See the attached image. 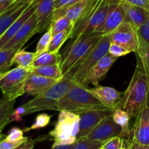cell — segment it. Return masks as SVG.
Segmentation results:
<instances>
[{
	"label": "cell",
	"instance_id": "44dd1931",
	"mask_svg": "<svg viewBox=\"0 0 149 149\" xmlns=\"http://www.w3.org/2000/svg\"><path fill=\"white\" fill-rule=\"evenodd\" d=\"M37 2V0H33V2L27 8V9L17 18L16 21L11 25V26L3 34V36L0 37V49H2L3 48L4 45L15 35V33L22 27V26L26 22V21H28L30 17L34 13Z\"/></svg>",
	"mask_w": 149,
	"mask_h": 149
},
{
	"label": "cell",
	"instance_id": "ba28073f",
	"mask_svg": "<svg viewBox=\"0 0 149 149\" xmlns=\"http://www.w3.org/2000/svg\"><path fill=\"white\" fill-rule=\"evenodd\" d=\"M31 67H17L7 72L5 77L0 81V90L3 95L2 97L16 100L18 97L25 94L24 86L27 78L31 74Z\"/></svg>",
	"mask_w": 149,
	"mask_h": 149
},
{
	"label": "cell",
	"instance_id": "3957f363",
	"mask_svg": "<svg viewBox=\"0 0 149 149\" xmlns=\"http://www.w3.org/2000/svg\"><path fill=\"white\" fill-rule=\"evenodd\" d=\"M102 36L99 32H91L74 38L61 56V69L64 77L80 67Z\"/></svg>",
	"mask_w": 149,
	"mask_h": 149
},
{
	"label": "cell",
	"instance_id": "5bb4252c",
	"mask_svg": "<svg viewBox=\"0 0 149 149\" xmlns=\"http://www.w3.org/2000/svg\"><path fill=\"white\" fill-rule=\"evenodd\" d=\"M126 21L125 14L119 0H113L107 15L100 29L97 32L102 35L110 34Z\"/></svg>",
	"mask_w": 149,
	"mask_h": 149
},
{
	"label": "cell",
	"instance_id": "7dc6e473",
	"mask_svg": "<svg viewBox=\"0 0 149 149\" xmlns=\"http://www.w3.org/2000/svg\"><path fill=\"white\" fill-rule=\"evenodd\" d=\"M11 6H12V5H11ZM11 6H10V7H11ZM7 10H8V9H7ZM7 10H0V15H1V14L3 13L4 12H5V11H6Z\"/></svg>",
	"mask_w": 149,
	"mask_h": 149
},
{
	"label": "cell",
	"instance_id": "8fae6325",
	"mask_svg": "<svg viewBox=\"0 0 149 149\" xmlns=\"http://www.w3.org/2000/svg\"><path fill=\"white\" fill-rule=\"evenodd\" d=\"M130 134L131 141L142 146H149V99L148 104L136 116Z\"/></svg>",
	"mask_w": 149,
	"mask_h": 149
},
{
	"label": "cell",
	"instance_id": "7a4b0ae2",
	"mask_svg": "<svg viewBox=\"0 0 149 149\" xmlns=\"http://www.w3.org/2000/svg\"><path fill=\"white\" fill-rule=\"evenodd\" d=\"M56 110L70 112L78 115L93 110L112 112L90 92L88 87L74 81L67 93L58 100Z\"/></svg>",
	"mask_w": 149,
	"mask_h": 149
},
{
	"label": "cell",
	"instance_id": "f6af8a7d",
	"mask_svg": "<svg viewBox=\"0 0 149 149\" xmlns=\"http://www.w3.org/2000/svg\"><path fill=\"white\" fill-rule=\"evenodd\" d=\"M135 149H149V146H142V145H139L137 143H136Z\"/></svg>",
	"mask_w": 149,
	"mask_h": 149
},
{
	"label": "cell",
	"instance_id": "4316f807",
	"mask_svg": "<svg viewBox=\"0 0 149 149\" xmlns=\"http://www.w3.org/2000/svg\"><path fill=\"white\" fill-rule=\"evenodd\" d=\"M35 58V53L28 52L25 50L21 49L15 54L13 63L17 64L18 67L29 68L32 67L33 61Z\"/></svg>",
	"mask_w": 149,
	"mask_h": 149
},
{
	"label": "cell",
	"instance_id": "d4e9b609",
	"mask_svg": "<svg viewBox=\"0 0 149 149\" xmlns=\"http://www.w3.org/2000/svg\"><path fill=\"white\" fill-rule=\"evenodd\" d=\"M61 55L59 52H46L43 53L39 56L34 58L32 67H37L40 66L54 65L61 64Z\"/></svg>",
	"mask_w": 149,
	"mask_h": 149
},
{
	"label": "cell",
	"instance_id": "74e56055",
	"mask_svg": "<svg viewBox=\"0 0 149 149\" xmlns=\"http://www.w3.org/2000/svg\"><path fill=\"white\" fill-rule=\"evenodd\" d=\"M137 34L149 45V18L137 30Z\"/></svg>",
	"mask_w": 149,
	"mask_h": 149
},
{
	"label": "cell",
	"instance_id": "ee69618b",
	"mask_svg": "<svg viewBox=\"0 0 149 149\" xmlns=\"http://www.w3.org/2000/svg\"><path fill=\"white\" fill-rule=\"evenodd\" d=\"M73 144L72 145H53L51 149H72Z\"/></svg>",
	"mask_w": 149,
	"mask_h": 149
},
{
	"label": "cell",
	"instance_id": "9c48e42d",
	"mask_svg": "<svg viewBox=\"0 0 149 149\" xmlns=\"http://www.w3.org/2000/svg\"><path fill=\"white\" fill-rule=\"evenodd\" d=\"M124 136L122 128L114 121L112 113L104 117L85 137L104 143L115 137Z\"/></svg>",
	"mask_w": 149,
	"mask_h": 149
},
{
	"label": "cell",
	"instance_id": "b9f144b4",
	"mask_svg": "<svg viewBox=\"0 0 149 149\" xmlns=\"http://www.w3.org/2000/svg\"><path fill=\"white\" fill-rule=\"evenodd\" d=\"M38 141H39V138L36 139V140L29 138L26 141H25L22 144L20 145L19 146L13 149H33V148L34 147L35 144Z\"/></svg>",
	"mask_w": 149,
	"mask_h": 149
},
{
	"label": "cell",
	"instance_id": "5b68a950",
	"mask_svg": "<svg viewBox=\"0 0 149 149\" xmlns=\"http://www.w3.org/2000/svg\"><path fill=\"white\" fill-rule=\"evenodd\" d=\"M72 83L71 79L64 77L48 90L24 103L22 105L24 116L45 110H56L58 100L67 93Z\"/></svg>",
	"mask_w": 149,
	"mask_h": 149
},
{
	"label": "cell",
	"instance_id": "83f0119b",
	"mask_svg": "<svg viewBox=\"0 0 149 149\" xmlns=\"http://www.w3.org/2000/svg\"><path fill=\"white\" fill-rule=\"evenodd\" d=\"M138 37V46L135 52L136 56L141 61L146 73L149 76V45L146 43L141 37Z\"/></svg>",
	"mask_w": 149,
	"mask_h": 149
},
{
	"label": "cell",
	"instance_id": "d6a6232c",
	"mask_svg": "<svg viewBox=\"0 0 149 149\" xmlns=\"http://www.w3.org/2000/svg\"><path fill=\"white\" fill-rule=\"evenodd\" d=\"M73 25H74V22H72L71 20L66 17H61L51 23V26L52 28L53 35L65 31V30L71 29H72Z\"/></svg>",
	"mask_w": 149,
	"mask_h": 149
},
{
	"label": "cell",
	"instance_id": "7c38bea8",
	"mask_svg": "<svg viewBox=\"0 0 149 149\" xmlns=\"http://www.w3.org/2000/svg\"><path fill=\"white\" fill-rule=\"evenodd\" d=\"M37 20L34 13L31 15L28 21L22 26L21 29L15 34V35L4 45L2 50H8L16 48L21 50L29 40L37 34Z\"/></svg>",
	"mask_w": 149,
	"mask_h": 149
},
{
	"label": "cell",
	"instance_id": "d6986e66",
	"mask_svg": "<svg viewBox=\"0 0 149 149\" xmlns=\"http://www.w3.org/2000/svg\"><path fill=\"white\" fill-rule=\"evenodd\" d=\"M57 81H58L31 73L26 81L24 92L29 95L37 96L51 88Z\"/></svg>",
	"mask_w": 149,
	"mask_h": 149
},
{
	"label": "cell",
	"instance_id": "4fadbf2b",
	"mask_svg": "<svg viewBox=\"0 0 149 149\" xmlns=\"http://www.w3.org/2000/svg\"><path fill=\"white\" fill-rule=\"evenodd\" d=\"M117 59L118 57L108 53L88 72L82 85L85 86H88V84H92L94 86H99V84L105 78L107 73Z\"/></svg>",
	"mask_w": 149,
	"mask_h": 149
},
{
	"label": "cell",
	"instance_id": "f907efd6",
	"mask_svg": "<svg viewBox=\"0 0 149 149\" xmlns=\"http://www.w3.org/2000/svg\"><path fill=\"white\" fill-rule=\"evenodd\" d=\"M100 149H102V148H100Z\"/></svg>",
	"mask_w": 149,
	"mask_h": 149
},
{
	"label": "cell",
	"instance_id": "603a6c76",
	"mask_svg": "<svg viewBox=\"0 0 149 149\" xmlns=\"http://www.w3.org/2000/svg\"><path fill=\"white\" fill-rule=\"evenodd\" d=\"M15 100L2 97L0 99V133L9 123L12 121L11 116L14 111Z\"/></svg>",
	"mask_w": 149,
	"mask_h": 149
},
{
	"label": "cell",
	"instance_id": "681fc988",
	"mask_svg": "<svg viewBox=\"0 0 149 149\" xmlns=\"http://www.w3.org/2000/svg\"><path fill=\"white\" fill-rule=\"evenodd\" d=\"M121 149H126V148L124 147V148H121Z\"/></svg>",
	"mask_w": 149,
	"mask_h": 149
},
{
	"label": "cell",
	"instance_id": "d590c367",
	"mask_svg": "<svg viewBox=\"0 0 149 149\" xmlns=\"http://www.w3.org/2000/svg\"><path fill=\"white\" fill-rule=\"evenodd\" d=\"M102 148V149H121L124 148V140L121 136L115 137L104 143Z\"/></svg>",
	"mask_w": 149,
	"mask_h": 149
},
{
	"label": "cell",
	"instance_id": "f35d334b",
	"mask_svg": "<svg viewBox=\"0 0 149 149\" xmlns=\"http://www.w3.org/2000/svg\"><path fill=\"white\" fill-rule=\"evenodd\" d=\"M119 1L140 8L149 13V0H119Z\"/></svg>",
	"mask_w": 149,
	"mask_h": 149
},
{
	"label": "cell",
	"instance_id": "4dcf8cb0",
	"mask_svg": "<svg viewBox=\"0 0 149 149\" xmlns=\"http://www.w3.org/2000/svg\"><path fill=\"white\" fill-rule=\"evenodd\" d=\"M52 36V28H51V25H50V26L47 29L45 34L41 37L40 40L37 42L36 51L34 52L35 53L36 57L39 56L40 55H41L42 54H43V53L46 52L48 51V46H49V44L50 42H51Z\"/></svg>",
	"mask_w": 149,
	"mask_h": 149
},
{
	"label": "cell",
	"instance_id": "52a82bcc",
	"mask_svg": "<svg viewBox=\"0 0 149 149\" xmlns=\"http://www.w3.org/2000/svg\"><path fill=\"white\" fill-rule=\"evenodd\" d=\"M111 42L110 34L103 35L80 67L64 77L70 78L75 83L83 84L88 72L100 59L108 54Z\"/></svg>",
	"mask_w": 149,
	"mask_h": 149
},
{
	"label": "cell",
	"instance_id": "6da1fadb",
	"mask_svg": "<svg viewBox=\"0 0 149 149\" xmlns=\"http://www.w3.org/2000/svg\"><path fill=\"white\" fill-rule=\"evenodd\" d=\"M136 59L137 65L132 78L116 107L135 118L148 104L149 99V76L138 57L136 56Z\"/></svg>",
	"mask_w": 149,
	"mask_h": 149
},
{
	"label": "cell",
	"instance_id": "c3c4849f",
	"mask_svg": "<svg viewBox=\"0 0 149 149\" xmlns=\"http://www.w3.org/2000/svg\"><path fill=\"white\" fill-rule=\"evenodd\" d=\"M2 136H3V135H2V132H1V133H0V140H1V138H2Z\"/></svg>",
	"mask_w": 149,
	"mask_h": 149
},
{
	"label": "cell",
	"instance_id": "e0dca14e",
	"mask_svg": "<svg viewBox=\"0 0 149 149\" xmlns=\"http://www.w3.org/2000/svg\"><path fill=\"white\" fill-rule=\"evenodd\" d=\"M54 13V0H37L35 15L37 20V34L42 33L53 22Z\"/></svg>",
	"mask_w": 149,
	"mask_h": 149
},
{
	"label": "cell",
	"instance_id": "cb8c5ba5",
	"mask_svg": "<svg viewBox=\"0 0 149 149\" xmlns=\"http://www.w3.org/2000/svg\"><path fill=\"white\" fill-rule=\"evenodd\" d=\"M31 74H37L51 79L59 81L64 78L60 64L54 65L40 66L37 67H31Z\"/></svg>",
	"mask_w": 149,
	"mask_h": 149
},
{
	"label": "cell",
	"instance_id": "7402d4cb",
	"mask_svg": "<svg viewBox=\"0 0 149 149\" xmlns=\"http://www.w3.org/2000/svg\"><path fill=\"white\" fill-rule=\"evenodd\" d=\"M120 2L125 14L126 21L131 23L136 30L149 18V13L147 11L124 2Z\"/></svg>",
	"mask_w": 149,
	"mask_h": 149
},
{
	"label": "cell",
	"instance_id": "8992f818",
	"mask_svg": "<svg viewBox=\"0 0 149 149\" xmlns=\"http://www.w3.org/2000/svg\"><path fill=\"white\" fill-rule=\"evenodd\" d=\"M54 128L49 132L54 145H72L77 140L79 131V116L66 111H59Z\"/></svg>",
	"mask_w": 149,
	"mask_h": 149
},
{
	"label": "cell",
	"instance_id": "60d3db41",
	"mask_svg": "<svg viewBox=\"0 0 149 149\" xmlns=\"http://www.w3.org/2000/svg\"><path fill=\"white\" fill-rule=\"evenodd\" d=\"M81 0H54V10L67 5H72Z\"/></svg>",
	"mask_w": 149,
	"mask_h": 149
},
{
	"label": "cell",
	"instance_id": "bcb514c9",
	"mask_svg": "<svg viewBox=\"0 0 149 149\" xmlns=\"http://www.w3.org/2000/svg\"><path fill=\"white\" fill-rule=\"evenodd\" d=\"M5 74H6V72H5V73H0V81H1V80H2V78H4V77H5Z\"/></svg>",
	"mask_w": 149,
	"mask_h": 149
},
{
	"label": "cell",
	"instance_id": "277c9868",
	"mask_svg": "<svg viewBox=\"0 0 149 149\" xmlns=\"http://www.w3.org/2000/svg\"><path fill=\"white\" fill-rule=\"evenodd\" d=\"M113 0H91L79 19L74 23L70 39L97 32L104 24Z\"/></svg>",
	"mask_w": 149,
	"mask_h": 149
},
{
	"label": "cell",
	"instance_id": "836d02e7",
	"mask_svg": "<svg viewBox=\"0 0 149 149\" xmlns=\"http://www.w3.org/2000/svg\"><path fill=\"white\" fill-rule=\"evenodd\" d=\"M51 117H52L51 116L46 113L39 114L35 118L34 122L33 123L31 127H28V128H26L24 130V132H29L31 131V130H38V129L44 128V127H45L49 124Z\"/></svg>",
	"mask_w": 149,
	"mask_h": 149
},
{
	"label": "cell",
	"instance_id": "8d00e7d4",
	"mask_svg": "<svg viewBox=\"0 0 149 149\" xmlns=\"http://www.w3.org/2000/svg\"><path fill=\"white\" fill-rule=\"evenodd\" d=\"M109 53L111 55L118 57V58L130 54V51L127 48H124V47L121 46V45H118V44L112 43V42L110 44V48H109Z\"/></svg>",
	"mask_w": 149,
	"mask_h": 149
},
{
	"label": "cell",
	"instance_id": "484cf974",
	"mask_svg": "<svg viewBox=\"0 0 149 149\" xmlns=\"http://www.w3.org/2000/svg\"><path fill=\"white\" fill-rule=\"evenodd\" d=\"M111 113L114 121L122 128L124 136H130L131 134V130H130L129 124L130 118H132L130 114L119 108L114 109L111 112Z\"/></svg>",
	"mask_w": 149,
	"mask_h": 149
},
{
	"label": "cell",
	"instance_id": "7bdbcfd3",
	"mask_svg": "<svg viewBox=\"0 0 149 149\" xmlns=\"http://www.w3.org/2000/svg\"><path fill=\"white\" fill-rule=\"evenodd\" d=\"M18 0H0V10L8 9L11 5H13Z\"/></svg>",
	"mask_w": 149,
	"mask_h": 149
},
{
	"label": "cell",
	"instance_id": "9a60e30c",
	"mask_svg": "<svg viewBox=\"0 0 149 149\" xmlns=\"http://www.w3.org/2000/svg\"><path fill=\"white\" fill-rule=\"evenodd\" d=\"M32 2L33 0H18L10 8L0 15V37L3 36Z\"/></svg>",
	"mask_w": 149,
	"mask_h": 149
},
{
	"label": "cell",
	"instance_id": "ffe728a7",
	"mask_svg": "<svg viewBox=\"0 0 149 149\" xmlns=\"http://www.w3.org/2000/svg\"><path fill=\"white\" fill-rule=\"evenodd\" d=\"M91 0H81L72 5H67L54 10L53 21L61 17H66L75 23L84 14Z\"/></svg>",
	"mask_w": 149,
	"mask_h": 149
},
{
	"label": "cell",
	"instance_id": "ac0fdd59",
	"mask_svg": "<svg viewBox=\"0 0 149 149\" xmlns=\"http://www.w3.org/2000/svg\"><path fill=\"white\" fill-rule=\"evenodd\" d=\"M89 91L103 105L111 111L116 109L121 98V93L112 87L97 86Z\"/></svg>",
	"mask_w": 149,
	"mask_h": 149
},
{
	"label": "cell",
	"instance_id": "1f68e13d",
	"mask_svg": "<svg viewBox=\"0 0 149 149\" xmlns=\"http://www.w3.org/2000/svg\"><path fill=\"white\" fill-rule=\"evenodd\" d=\"M104 143L86 137L78 139L73 143L72 149H100Z\"/></svg>",
	"mask_w": 149,
	"mask_h": 149
},
{
	"label": "cell",
	"instance_id": "f1b7e54d",
	"mask_svg": "<svg viewBox=\"0 0 149 149\" xmlns=\"http://www.w3.org/2000/svg\"><path fill=\"white\" fill-rule=\"evenodd\" d=\"M71 29L65 30L58 34H54L51 37V42L48 48V52H58L63 44L68 39H70Z\"/></svg>",
	"mask_w": 149,
	"mask_h": 149
},
{
	"label": "cell",
	"instance_id": "f546056e",
	"mask_svg": "<svg viewBox=\"0 0 149 149\" xmlns=\"http://www.w3.org/2000/svg\"><path fill=\"white\" fill-rule=\"evenodd\" d=\"M18 51L16 48L0 50V73L8 72V69L13 64V60Z\"/></svg>",
	"mask_w": 149,
	"mask_h": 149
},
{
	"label": "cell",
	"instance_id": "816d5d0a",
	"mask_svg": "<svg viewBox=\"0 0 149 149\" xmlns=\"http://www.w3.org/2000/svg\"><path fill=\"white\" fill-rule=\"evenodd\" d=\"M0 50H1V49H0Z\"/></svg>",
	"mask_w": 149,
	"mask_h": 149
},
{
	"label": "cell",
	"instance_id": "2e32d148",
	"mask_svg": "<svg viewBox=\"0 0 149 149\" xmlns=\"http://www.w3.org/2000/svg\"><path fill=\"white\" fill-rule=\"evenodd\" d=\"M110 113H111L110 111L93 110L78 114L79 131L77 136V140L85 137L104 117Z\"/></svg>",
	"mask_w": 149,
	"mask_h": 149
},
{
	"label": "cell",
	"instance_id": "ab89813d",
	"mask_svg": "<svg viewBox=\"0 0 149 149\" xmlns=\"http://www.w3.org/2000/svg\"><path fill=\"white\" fill-rule=\"evenodd\" d=\"M29 139V138H28ZM27 139V140H28ZM26 140H22V141L19 142H10L7 140L6 139H3V140H0V149H13L15 148L16 147L19 146L20 145L24 143Z\"/></svg>",
	"mask_w": 149,
	"mask_h": 149
},
{
	"label": "cell",
	"instance_id": "30bf717a",
	"mask_svg": "<svg viewBox=\"0 0 149 149\" xmlns=\"http://www.w3.org/2000/svg\"><path fill=\"white\" fill-rule=\"evenodd\" d=\"M112 43H116L127 48L130 53H135L138 46V37L132 24L124 21L110 34Z\"/></svg>",
	"mask_w": 149,
	"mask_h": 149
},
{
	"label": "cell",
	"instance_id": "e575fe53",
	"mask_svg": "<svg viewBox=\"0 0 149 149\" xmlns=\"http://www.w3.org/2000/svg\"><path fill=\"white\" fill-rule=\"evenodd\" d=\"M24 130L17 128V127H14L10 130L9 133L5 137V139L10 142H19L22 141V140H26L28 139V137H24Z\"/></svg>",
	"mask_w": 149,
	"mask_h": 149
}]
</instances>
